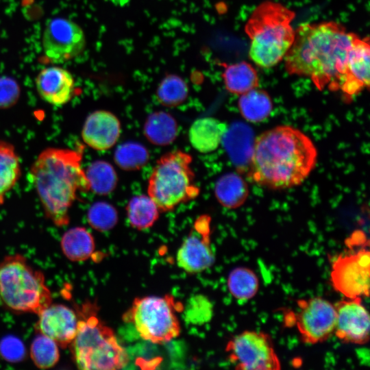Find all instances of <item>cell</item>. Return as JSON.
I'll use <instances>...</instances> for the list:
<instances>
[{"label":"cell","instance_id":"cell-24","mask_svg":"<svg viewBox=\"0 0 370 370\" xmlns=\"http://www.w3.org/2000/svg\"><path fill=\"white\" fill-rule=\"evenodd\" d=\"M238 107L246 121L260 123L271 115L273 101L266 90L256 88L240 95Z\"/></svg>","mask_w":370,"mask_h":370},{"label":"cell","instance_id":"cell-2","mask_svg":"<svg viewBox=\"0 0 370 370\" xmlns=\"http://www.w3.org/2000/svg\"><path fill=\"white\" fill-rule=\"evenodd\" d=\"M318 152L311 138L287 125L267 130L254 140L247 175L256 184L284 190L301 184L314 169Z\"/></svg>","mask_w":370,"mask_h":370},{"label":"cell","instance_id":"cell-17","mask_svg":"<svg viewBox=\"0 0 370 370\" xmlns=\"http://www.w3.org/2000/svg\"><path fill=\"white\" fill-rule=\"evenodd\" d=\"M370 46L369 38L357 37L351 49L340 90L347 98L369 87Z\"/></svg>","mask_w":370,"mask_h":370},{"label":"cell","instance_id":"cell-9","mask_svg":"<svg viewBox=\"0 0 370 370\" xmlns=\"http://www.w3.org/2000/svg\"><path fill=\"white\" fill-rule=\"evenodd\" d=\"M228 359L237 369L278 370L280 359L271 337L260 331L245 330L227 343Z\"/></svg>","mask_w":370,"mask_h":370},{"label":"cell","instance_id":"cell-4","mask_svg":"<svg viewBox=\"0 0 370 370\" xmlns=\"http://www.w3.org/2000/svg\"><path fill=\"white\" fill-rule=\"evenodd\" d=\"M295 13L280 3L265 1L252 12L245 25L249 38V56L261 68H271L284 59L295 37L291 22Z\"/></svg>","mask_w":370,"mask_h":370},{"label":"cell","instance_id":"cell-30","mask_svg":"<svg viewBox=\"0 0 370 370\" xmlns=\"http://www.w3.org/2000/svg\"><path fill=\"white\" fill-rule=\"evenodd\" d=\"M30 358L39 369L53 367L60 360L58 345L50 338L37 332L29 349Z\"/></svg>","mask_w":370,"mask_h":370},{"label":"cell","instance_id":"cell-10","mask_svg":"<svg viewBox=\"0 0 370 370\" xmlns=\"http://www.w3.org/2000/svg\"><path fill=\"white\" fill-rule=\"evenodd\" d=\"M330 280L334 289L345 298L368 297L370 283V253L362 248L341 254L332 262Z\"/></svg>","mask_w":370,"mask_h":370},{"label":"cell","instance_id":"cell-29","mask_svg":"<svg viewBox=\"0 0 370 370\" xmlns=\"http://www.w3.org/2000/svg\"><path fill=\"white\" fill-rule=\"evenodd\" d=\"M245 131L243 125L234 124L227 128L222 140L229 157L239 167L244 165V160L248 163L252 151L249 139L244 140Z\"/></svg>","mask_w":370,"mask_h":370},{"label":"cell","instance_id":"cell-12","mask_svg":"<svg viewBox=\"0 0 370 370\" xmlns=\"http://www.w3.org/2000/svg\"><path fill=\"white\" fill-rule=\"evenodd\" d=\"M42 44L47 58L53 63H63L79 56L85 49L86 38L75 22L66 18L49 20Z\"/></svg>","mask_w":370,"mask_h":370},{"label":"cell","instance_id":"cell-33","mask_svg":"<svg viewBox=\"0 0 370 370\" xmlns=\"http://www.w3.org/2000/svg\"><path fill=\"white\" fill-rule=\"evenodd\" d=\"M87 219L93 229L105 232L115 226L118 221V213L116 208L109 203L97 201L89 208Z\"/></svg>","mask_w":370,"mask_h":370},{"label":"cell","instance_id":"cell-6","mask_svg":"<svg viewBox=\"0 0 370 370\" xmlns=\"http://www.w3.org/2000/svg\"><path fill=\"white\" fill-rule=\"evenodd\" d=\"M81 314L77 334L69 345L73 360L77 368L114 370L125 367L129 356L112 330L95 314L86 315L83 310Z\"/></svg>","mask_w":370,"mask_h":370},{"label":"cell","instance_id":"cell-18","mask_svg":"<svg viewBox=\"0 0 370 370\" xmlns=\"http://www.w3.org/2000/svg\"><path fill=\"white\" fill-rule=\"evenodd\" d=\"M120 132V121L114 114L106 110H97L87 116L82 127V138L90 147L104 151L116 143Z\"/></svg>","mask_w":370,"mask_h":370},{"label":"cell","instance_id":"cell-7","mask_svg":"<svg viewBox=\"0 0 370 370\" xmlns=\"http://www.w3.org/2000/svg\"><path fill=\"white\" fill-rule=\"evenodd\" d=\"M191 163V156L180 150L166 153L156 162L147 192L159 210H172L199 195Z\"/></svg>","mask_w":370,"mask_h":370},{"label":"cell","instance_id":"cell-22","mask_svg":"<svg viewBox=\"0 0 370 370\" xmlns=\"http://www.w3.org/2000/svg\"><path fill=\"white\" fill-rule=\"evenodd\" d=\"M21 175V162L14 146L0 139V206Z\"/></svg>","mask_w":370,"mask_h":370},{"label":"cell","instance_id":"cell-36","mask_svg":"<svg viewBox=\"0 0 370 370\" xmlns=\"http://www.w3.org/2000/svg\"><path fill=\"white\" fill-rule=\"evenodd\" d=\"M0 352L5 359L17 362L24 356V346L18 338L6 337L0 343Z\"/></svg>","mask_w":370,"mask_h":370},{"label":"cell","instance_id":"cell-5","mask_svg":"<svg viewBox=\"0 0 370 370\" xmlns=\"http://www.w3.org/2000/svg\"><path fill=\"white\" fill-rule=\"evenodd\" d=\"M44 273L21 254L0 260V306L15 314H38L52 303Z\"/></svg>","mask_w":370,"mask_h":370},{"label":"cell","instance_id":"cell-19","mask_svg":"<svg viewBox=\"0 0 370 370\" xmlns=\"http://www.w3.org/2000/svg\"><path fill=\"white\" fill-rule=\"evenodd\" d=\"M227 125L212 117L197 119L190 126L188 137L192 146L201 153L214 151L222 143Z\"/></svg>","mask_w":370,"mask_h":370},{"label":"cell","instance_id":"cell-25","mask_svg":"<svg viewBox=\"0 0 370 370\" xmlns=\"http://www.w3.org/2000/svg\"><path fill=\"white\" fill-rule=\"evenodd\" d=\"M222 77L226 89L233 94L241 95L259 86L256 70L245 61L227 66Z\"/></svg>","mask_w":370,"mask_h":370},{"label":"cell","instance_id":"cell-8","mask_svg":"<svg viewBox=\"0 0 370 370\" xmlns=\"http://www.w3.org/2000/svg\"><path fill=\"white\" fill-rule=\"evenodd\" d=\"M175 306L169 295L136 298L128 317L143 339L153 343H166L180 332Z\"/></svg>","mask_w":370,"mask_h":370},{"label":"cell","instance_id":"cell-23","mask_svg":"<svg viewBox=\"0 0 370 370\" xmlns=\"http://www.w3.org/2000/svg\"><path fill=\"white\" fill-rule=\"evenodd\" d=\"M144 134L147 140L158 146H166L176 138L178 125L170 114L158 111L151 113L146 119Z\"/></svg>","mask_w":370,"mask_h":370},{"label":"cell","instance_id":"cell-28","mask_svg":"<svg viewBox=\"0 0 370 370\" xmlns=\"http://www.w3.org/2000/svg\"><path fill=\"white\" fill-rule=\"evenodd\" d=\"M85 174L90 190L99 195H106L114 190L118 177L113 166L108 162L97 160L90 163Z\"/></svg>","mask_w":370,"mask_h":370},{"label":"cell","instance_id":"cell-32","mask_svg":"<svg viewBox=\"0 0 370 370\" xmlns=\"http://www.w3.org/2000/svg\"><path fill=\"white\" fill-rule=\"evenodd\" d=\"M146 147L137 142H126L117 147L114 159L116 164L125 171L138 170L144 166L149 160Z\"/></svg>","mask_w":370,"mask_h":370},{"label":"cell","instance_id":"cell-15","mask_svg":"<svg viewBox=\"0 0 370 370\" xmlns=\"http://www.w3.org/2000/svg\"><path fill=\"white\" fill-rule=\"evenodd\" d=\"M35 325L38 333L55 341L59 347L66 348L77 334L79 316L71 308L62 304L51 303L38 314Z\"/></svg>","mask_w":370,"mask_h":370},{"label":"cell","instance_id":"cell-21","mask_svg":"<svg viewBox=\"0 0 370 370\" xmlns=\"http://www.w3.org/2000/svg\"><path fill=\"white\" fill-rule=\"evenodd\" d=\"M60 247L64 256L74 262L88 260L95 250L92 234L84 227H74L67 230L60 239Z\"/></svg>","mask_w":370,"mask_h":370},{"label":"cell","instance_id":"cell-34","mask_svg":"<svg viewBox=\"0 0 370 370\" xmlns=\"http://www.w3.org/2000/svg\"><path fill=\"white\" fill-rule=\"evenodd\" d=\"M184 314L185 321L188 323L202 325L212 319V304L204 295H196L187 301Z\"/></svg>","mask_w":370,"mask_h":370},{"label":"cell","instance_id":"cell-14","mask_svg":"<svg viewBox=\"0 0 370 370\" xmlns=\"http://www.w3.org/2000/svg\"><path fill=\"white\" fill-rule=\"evenodd\" d=\"M334 306L336 318L334 334L337 338L347 343H367L369 340L370 318L361 298H345Z\"/></svg>","mask_w":370,"mask_h":370},{"label":"cell","instance_id":"cell-11","mask_svg":"<svg viewBox=\"0 0 370 370\" xmlns=\"http://www.w3.org/2000/svg\"><path fill=\"white\" fill-rule=\"evenodd\" d=\"M294 322L303 342L317 344L328 340L334 332L335 306L321 297L299 299Z\"/></svg>","mask_w":370,"mask_h":370},{"label":"cell","instance_id":"cell-27","mask_svg":"<svg viewBox=\"0 0 370 370\" xmlns=\"http://www.w3.org/2000/svg\"><path fill=\"white\" fill-rule=\"evenodd\" d=\"M227 284L231 295L239 301H247L253 298L257 294L260 286L256 273L245 267H236L232 270Z\"/></svg>","mask_w":370,"mask_h":370},{"label":"cell","instance_id":"cell-16","mask_svg":"<svg viewBox=\"0 0 370 370\" xmlns=\"http://www.w3.org/2000/svg\"><path fill=\"white\" fill-rule=\"evenodd\" d=\"M35 83L41 99L55 106L65 105L74 95V78L68 70L60 66L42 69L38 73Z\"/></svg>","mask_w":370,"mask_h":370},{"label":"cell","instance_id":"cell-31","mask_svg":"<svg viewBox=\"0 0 370 370\" xmlns=\"http://www.w3.org/2000/svg\"><path fill=\"white\" fill-rule=\"evenodd\" d=\"M188 95L186 83L182 77L174 74L165 76L156 90L157 99L160 103L169 108L182 104Z\"/></svg>","mask_w":370,"mask_h":370},{"label":"cell","instance_id":"cell-35","mask_svg":"<svg viewBox=\"0 0 370 370\" xmlns=\"http://www.w3.org/2000/svg\"><path fill=\"white\" fill-rule=\"evenodd\" d=\"M20 92V86L14 79L8 77H0V109L14 106L19 99Z\"/></svg>","mask_w":370,"mask_h":370},{"label":"cell","instance_id":"cell-1","mask_svg":"<svg viewBox=\"0 0 370 370\" xmlns=\"http://www.w3.org/2000/svg\"><path fill=\"white\" fill-rule=\"evenodd\" d=\"M357 37L334 21L301 23L284 58L286 71L310 77L320 90H340Z\"/></svg>","mask_w":370,"mask_h":370},{"label":"cell","instance_id":"cell-26","mask_svg":"<svg viewBox=\"0 0 370 370\" xmlns=\"http://www.w3.org/2000/svg\"><path fill=\"white\" fill-rule=\"evenodd\" d=\"M127 215L133 227L145 230L152 226L158 219L159 209L149 196L137 195L128 202Z\"/></svg>","mask_w":370,"mask_h":370},{"label":"cell","instance_id":"cell-3","mask_svg":"<svg viewBox=\"0 0 370 370\" xmlns=\"http://www.w3.org/2000/svg\"><path fill=\"white\" fill-rule=\"evenodd\" d=\"M83 147H48L38 156L30 175L45 216L58 227L69 223V210L78 193L90 190L82 168Z\"/></svg>","mask_w":370,"mask_h":370},{"label":"cell","instance_id":"cell-20","mask_svg":"<svg viewBox=\"0 0 370 370\" xmlns=\"http://www.w3.org/2000/svg\"><path fill=\"white\" fill-rule=\"evenodd\" d=\"M214 194L223 207L235 209L244 204L249 195V190L247 183L238 173H228L217 180Z\"/></svg>","mask_w":370,"mask_h":370},{"label":"cell","instance_id":"cell-13","mask_svg":"<svg viewBox=\"0 0 370 370\" xmlns=\"http://www.w3.org/2000/svg\"><path fill=\"white\" fill-rule=\"evenodd\" d=\"M211 217L199 216L177 250V266L188 273L201 272L210 267L215 260L211 246Z\"/></svg>","mask_w":370,"mask_h":370}]
</instances>
